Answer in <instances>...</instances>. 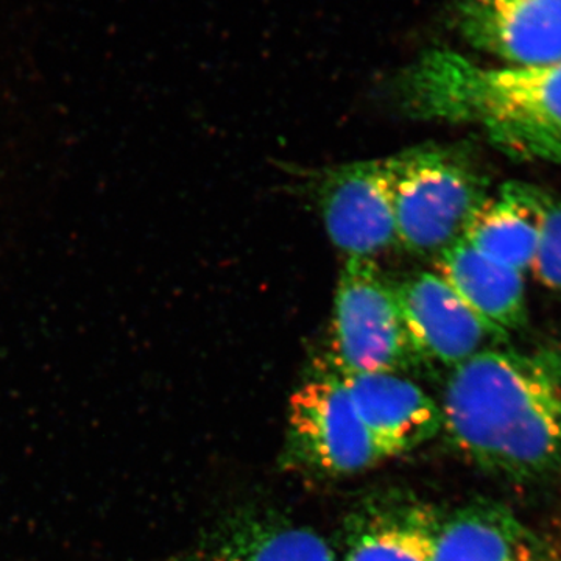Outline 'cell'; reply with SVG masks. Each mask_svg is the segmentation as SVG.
Segmentation results:
<instances>
[{"mask_svg": "<svg viewBox=\"0 0 561 561\" xmlns=\"http://www.w3.org/2000/svg\"><path fill=\"white\" fill-rule=\"evenodd\" d=\"M440 409L442 430L483 470L513 481L548 476L561 463V335L457 365Z\"/></svg>", "mask_w": 561, "mask_h": 561, "instance_id": "6da1fadb", "label": "cell"}, {"mask_svg": "<svg viewBox=\"0 0 561 561\" xmlns=\"http://www.w3.org/2000/svg\"><path fill=\"white\" fill-rule=\"evenodd\" d=\"M413 116L481 128L508 157L561 168V62L483 66L459 51H426L402 72Z\"/></svg>", "mask_w": 561, "mask_h": 561, "instance_id": "7a4b0ae2", "label": "cell"}, {"mask_svg": "<svg viewBox=\"0 0 561 561\" xmlns=\"http://www.w3.org/2000/svg\"><path fill=\"white\" fill-rule=\"evenodd\" d=\"M397 238L416 254L437 256L459 241L486 198V183L460 150L423 147L397 154Z\"/></svg>", "mask_w": 561, "mask_h": 561, "instance_id": "3957f363", "label": "cell"}, {"mask_svg": "<svg viewBox=\"0 0 561 561\" xmlns=\"http://www.w3.org/2000/svg\"><path fill=\"white\" fill-rule=\"evenodd\" d=\"M330 359L339 378L400 373L420 360L397 291L371 260L348 257L332 309Z\"/></svg>", "mask_w": 561, "mask_h": 561, "instance_id": "277c9868", "label": "cell"}, {"mask_svg": "<svg viewBox=\"0 0 561 561\" xmlns=\"http://www.w3.org/2000/svg\"><path fill=\"white\" fill-rule=\"evenodd\" d=\"M287 423L291 454L324 474H354L389 459L339 376H324L295 391Z\"/></svg>", "mask_w": 561, "mask_h": 561, "instance_id": "5b68a950", "label": "cell"}, {"mask_svg": "<svg viewBox=\"0 0 561 561\" xmlns=\"http://www.w3.org/2000/svg\"><path fill=\"white\" fill-rule=\"evenodd\" d=\"M397 179V154L351 162L324 179L320 190L324 228L348 257L371 260L398 242Z\"/></svg>", "mask_w": 561, "mask_h": 561, "instance_id": "8992f818", "label": "cell"}, {"mask_svg": "<svg viewBox=\"0 0 561 561\" xmlns=\"http://www.w3.org/2000/svg\"><path fill=\"white\" fill-rule=\"evenodd\" d=\"M402 320L420 359L456 368L508 335L471 311L437 275L421 272L394 286Z\"/></svg>", "mask_w": 561, "mask_h": 561, "instance_id": "52a82bcc", "label": "cell"}, {"mask_svg": "<svg viewBox=\"0 0 561 561\" xmlns=\"http://www.w3.org/2000/svg\"><path fill=\"white\" fill-rule=\"evenodd\" d=\"M461 38L502 65L561 62V0H457Z\"/></svg>", "mask_w": 561, "mask_h": 561, "instance_id": "ba28073f", "label": "cell"}, {"mask_svg": "<svg viewBox=\"0 0 561 561\" xmlns=\"http://www.w3.org/2000/svg\"><path fill=\"white\" fill-rule=\"evenodd\" d=\"M365 426L387 456L412 451L442 431V409L416 383L398 373L342 378Z\"/></svg>", "mask_w": 561, "mask_h": 561, "instance_id": "9c48e42d", "label": "cell"}, {"mask_svg": "<svg viewBox=\"0 0 561 561\" xmlns=\"http://www.w3.org/2000/svg\"><path fill=\"white\" fill-rule=\"evenodd\" d=\"M435 257L437 275L491 327L511 335L526 324L524 273L491 260L463 238Z\"/></svg>", "mask_w": 561, "mask_h": 561, "instance_id": "30bf717a", "label": "cell"}, {"mask_svg": "<svg viewBox=\"0 0 561 561\" xmlns=\"http://www.w3.org/2000/svg\"><path fill=\"white\" fill-rule=\"evenodd\" d=\"M542 548L515 513L479 501L438 522L432 561H531Z\"/></svg>", "mask_w": 561, "mask_h": 561, "instance_id": "8fae6325", "label": "cell"}, {"mask_svg": "<svg viewBox=\"0 0 561 561\" xmlns=\"http://www.w3.org/2000/svg\"><path fill=\"white\" fill-rule=\"evenodd\" d=\"M175 561H335L321 535L279 519L230 524Z\"/></svg>", "mask_w": 561, "mask_h": 561, "instance_id": "7c38bea8", "label": "cell"}, {"mask_svg": "<svg viewBox=\"0 0 561 561\" xmlns=\"http://www.w3.org/2000/svg\"><path fill=\"white\" fill-rule=\"evenodd\" d=\"M461 238L491 260L526 273L537 253L538 227L529 206L507 183L496 195H486Z\"/></svg>", "mask_w": 561, "mask_h": 561, "instance_id": "4fadbf2b", "label": "cell"}, {"mask_svg": "<svg viewBox=\"0 0 561 561\" xmlns=\"http://www.w3.org/2000/svg\"><path fill=\"white\" fill-rule=\"evenodd\" d=\"M437 527L421 508L379 513L357 527L343 561H432Z\"/></svg>", "mask_w": 561, "mask_h": 561, "instance_id": "5bb4252c", "label": "cell"}, {"mask_svg": "<svg viewBox=\"0 0 561 561\" xmlns=\"http://www.w3.org/2000/svg\"><path fill=\"white\" fill-rule=\"evenodd\" d=\"M512 186L537 221L538 245L530 271L546 289L561 297V195L534 184Z\"/></svg>", "mask_w": 561, "mask_h": 561, "instance_id": "9a60e30c", "label": "cell"}, {"mask_svg": "<svg viewBox=\"0 0 561 561\" xmlns=\"http://www.w3.org/2000/svg\"><path fill=\"white\" fill-rule=\"evenodd\" d=\"M531 561H561L560 553L549 551V549L542 548L538 556Z\"/></svg>", "mask_w": 561, "mask_h": 561, "instance_id": "2e32d148", "label": "cell"}]
</instances>
